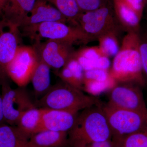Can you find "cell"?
Here are the masks:
<instances>
[{
	"instance_id": "obj_5",
	"label": "cell",
	"mask_w": 147,
	"mask_h": 147,
	"mask_svg": "<svg viewBox=\"0 0 147 147\" xmlns=\"http://www.w3.org/2000/svg\"><path fill=\"white\" fill-rule=\"evenodd\" d=\"M115 144L129 134L147 126V113L102 105Z\"/></svg>"
},
{
	"instance_id": "obj_7",
	"label": "cell",
	"mask_w": 147,
	"mask_h": 147,
	"mask_svg": "<svg viewBox=\"0 0 147 147\" xmlns=\"http://www.w3.org/2000/svg\"><path fill=\"white\" fill-rule=\"evenodd\" d=\"M75 25L79 26L93 40L111 30L121 27L116 19L113 5L109 3L95 10L80 14Z\"/></svg>"
},
{
	"instance_id": "obj_33",
	"label": "cell",
	"mask_w": 147,
	"mask_h": 147,
	"mask_svg": "<svg viewBox=\"0 0 147 147\" xmlns=\"http://www.w3.org/2000/svg\"><path fill=\"white\" fill-rule=\"evenodd\" d=\"M146 20L147 22V5L146 6Z\"/></svg>"
},
{
	"instance_id": "obj_18",
	"label": "cell",
	"mask_w": 147,
	"mask_h": 147,
	"mask_svg": "<svg viewBox=\"0 0 147 147\" xmlns=\"http://www.w3.org/2000/svg\"><path fill=\"white\" fill-rule=\"evenodd\" d=\"M28 147H69L68 134L43 130L32 135L29 139Z\"/></svg>"
},
{
	"instance_id": "obj_16",
	"label": "cell",
	"mask_w": 147,
	"mask_h": 147,
	"mask_svg": "<svg viewBox=\"0 0 147 147\" xmlns=\"http://www.w3.org/2000/svg\"><path fill=\"white\" fill-rule=\"evenodd\" d=\"M116 84L109 70L95 69L84 71L83 89L91 94H98L112 88Z\"/></svg>"
},
{
	"instance_id": "obj_22",
	"label": "cell",
	"mask_w": 147,
	"mask_h": 147,
	"mask_svg": "<svg viewBox=\"0 0 147 147\" xmlns=\"http://www.w3.org/2000/svg\"><path fill=\"white\" fill-rule=\"evenodd\" d=\"M121 28H117L106 32L98 38L99 46L108 57H115L120 48L119 36Z\"/></svg>"
},
{
	"instance_id": "obj_6",
	"label": "cell",
	"mask_w": 147,
	"mask_h": 147,
	"mask_svg": "<svg viewBox=\"0 0 147 147\" xmlns=\"http://www.w3.org/2000/svg\"><path fill=\"white\" fill-rule=\"evenodd\" d=\"M2 102L6 123L16 126L21 115L36 107L24 87L13 89L7 79L0 81Z\"/></svg>"
},
{
	"instance_id": "obj_15",
	"label": "cell",
	"mask_w": 147,
	"mask_h": 147,
	"mask_svg": "<svg viewBox=\"0 0 147 147\" xmlns=\"http://www.w3.org/2000/svg\"><path fill=\"white\" fill-rule=\"evenodd\" d=\"M37 0H8L2 19L8 25L19 28L29 16Z\"/></svg>"
},
{
	"instance_id": "obj_28",
	"label": "cell",
	"mask_w": 147,
	"mask_h": 147,
	"mask_svg": "<svg viewBox=\"0 0 147 147\" xmlns=\"http://www.w3.org/2000/svg\"><path fill=\"white\" fill-rule=\"evenodd\" d=\"M129 6L139 18L142 19L144 10L147 5V0H125Z\"/></svg>"
},
{
	"instance_id": "obj_19",
	"label": "cell",
	"mask_w": 147,
	"mask_h": 147,
	"mask_svg": "<svg viewBox=\"0 0 147 147\" xmlns=\"http://www.w3.org/2000/svg\"><path fill=\"white\" fill-rule=\"evenodd\" d=\"M30 138L16 126L0 125V147H28Z\"/></svg>"
},
{
	"instance_id": "obj_13",
	"label": "cell",
	"mask_w": 147,
	"mask_h": 147,
	"mask_svg": "<svg viewBox=\"0 0 147 147\" xmlns=\"http://www.w3.org/2000/svg\"><path fill=\"white\" fill-rule=\"evenodd\" d=\"M54 21L66 23L68 21L57 9L48 3L46 0H37L21 28Z\"/></svg>"
},
{
	"instance_id": "obj_30",
	"label": "cell",
	"mask_w": 147,
	"mask_h": 147,
	"mask_svg": "<svg viewBox=\"0 0 147 147\" xmlns=\"http://www.w3.org/2000/svg\"><path fill=\"white\" fill-rule=\"evenodd\" d=\"M4 123H6L3 111L1 96V94H0V125Z\"/></svg>"
},
{
	"instance_id": "obj_25",
	"label": "cell",
	"mask_w": 147,
	"mask_h": 147,
	"mask_svg": "<svg viewBox=\"0 0 147 147\" xmlns=\"http://www.w3.org/2000/svg\"><path fill=\"white\" fill-rule=\"evenodd\" d=\"M75 1L82 13L96 10L109 3V0H75Z\"/></svg>"
},
{
	"instance_id": "obj_11",
	"label": "cell",
	"mask_w": 147,
	"mask_h": 147,
	"mask_svg": "<svg viewBox=\"0 0 147 147\" xmlns=\"http://www.w3.org/2000/svg\"><path fill=\"white\" fill-rule=\"evenodd\" d=\"M4 23L7 29L5 30L3 21L2 27L0 30V80L8 77L6 73L7 67L13 60L20 46L19 28Z\"/></svg>"
},
{
	"instance_id": "obj_4",
	"label": "cell",
	"mask_w": 147,
	"mask_h": 147,
	"mask_svg": "<svg viewBox=\"0 0 147 147\" xmlns=\"http://www.w3.org/2000/svg\"><path fill=\"white\" fill-rule=\"evenodd\" d=\"M23 28L29 36L37 42L43 38L59 40L73 45H86L93 41L79 26H69L63 22H46Z\"/></svg>"
},
{
	"instance_id": "obj_12",
	"label": "cell",
	"mask_w": 147,
	"mask_h": 147,
	"mask_svg": "<svg viewBox=\"0 0 147 147\" xmlns=\"http://www.w3.org/2000/svg\"><path fill=\"white\" fill-rule=\"evenodd\" d=\"M78 115V113L75 112L44 108L37 133L43 130L68 132L73 126Z\"/></svg>"
},
{
	"instance_id": "obj_9",
	"label": "cell",
	"mask_w": 147,
	"mask_h": 147,
	"mask_svg": "<svg viewBox=\"0 0 147 147\" xmlns=\"http://www.w3.org/2000/svg\"><path fill=\"white\" fill-rule=\"evenodd\" d=\"M140 86L119 83L111 89L107 105L113 108L147 113V107Z\"/></svg>"
},
{
	"instance_id": "obj_14",
	"label": "cell",
	"mask_w": 147,
	"mask_h": 147,
	"mask_svg": "<svg viewBox=\"0 0 147 147\" xmlns=\"http://www.w3.org/2000/svg\"><path fill=\"white\" fill-rule=\"evenodd\" d=\"M73 56L79 62L84 71L95 69L109 70L110 62L98 46L84 47L74 51Z\"/></svg>"
},
{
	"instance_id": "obj_29",
	"label": "cell",
	"mask_w": 147,
	"mask_h": 147,
	"mask_svg": "<svg viewBox=\"0 0 147 147\" xmlns=\"http://www.w3.org/2000/svg\"><path fill=\"white\" fill-rule=\"evenodd\" d=\"M85 147H116V146L115 143L111 139L103 142L92 143Z\"/></svg>"
},
{
	"instance_id": "obj_8",
	"label": "cell",
	"mask_w": 147,
	"mask_h": 147,
	"mask_svg": "<svg viewBox=\"0 0 147 147\" xmlns=\"http://www.w3.org/2000/svg\"><path fill=\"white\" fill-rule=\"evenodd\" d=\"M39 57L35 47L19 46L15 56L6 68L8 78L19 87L26 86L38 63Z\"/></svg>"
},
{
	"instance_id": "obj_1",
	"label": "cell",
	"mask_w": 147,
	"mask_h": 147,
	"mask_svg": "<svg viewBox=\"0 0 147 147\" xmlns=\"http://www.w3.org/2000/svg\"><path fill=\"white\" fill-rule=\"evenodd\" d=\"M140 42L138 33L129 32L124 36L109 70L110 77L116 83H134L141 87L146 85L139 50Z\"/></svg>"
},
{
	"instance_id": "obj_2",
	"label": "cell",
	"mask_w": 147,
	"mask_h": 147,
	"mask_svg": "<svg viewBox=\"0 0 147 147\" xmlns=\"http://www.w3.org/2000/svg\"><path fill=\"white\" fill-rule=\"evenodd\" d=\"M67 134L69 147H85L92 143L112 139L102 105L83 110Z\"/></svg>"
},
{
	"instance_id": "obj_23",
	"label": "cell",
	"mask_w": 147,
	"mask_h": 147,
	"mask_svg": "<svg viewBox=\"0 0 147 147\" xmlns=\"http://www.w3.org/2000/svg\"><path fill=\"white\" fill-rule=\"evenodd\" d=\"M46 1L55 6L72 25H75L76 20L82 13L75 0Z\"/></svg>"
},
{
	"instance_id": "obj_17",
	"label": "cell",
	"mask_w": 147,
	"mask_h": 147,
	"mask_svg": "<svg viewBox=\"0 0 147 147\" xmlns=\"http://www.w3.org/2000/svg\"><path fill=\"white\" fill-rule=\"evenodd\" d=\"M116 19L123 31L139 33L141 19L125 0H112Z\"/></svg>"
},
{
	"instance_id": "obj_27",
	"label": "cell",
	"mask_w": 147,
	"mask_h": 147,
	"mask_svg": "<svg viewBox=\"0 0 147 147\" xmlns=\"http://www.w3.org/2000/svg\"><path fill=\"white\" fill-rule=\"evenodd\" d=\"M140 56L142 71L144 77L146 84H147V38L141 37L140 47Z\"/></svg>"
},
{
	"instance_id": "obj_24",
	"label": "cell",
	"mask_w": 147,
	"mask_h": 147,
	"mask_svg": "<svg viewBox=\"0 0 147 147\" xmlns=\"http://www.w3.org/2000/svg\"><path fill=\"white\" fill-rule=\"evenodd\" d=\"M116 147H147V126L122 139Z\"/></svg>"
},
{
	"instance_id": "obj_26",
	"label": "cell",
	"mask_w": 147,
	"mask_h": 147,
	"mask_svg": "<svg viewBox=\"0 0 147 147\" xmlns=\"http://www.w3.org/2000/svg\"><path fill=\"white\" fill-rule=\"evenodd\" d=\"M57 75L63 82L79 89H83V86L79 83L69 68L64 66L58 72Z\"/></svg>"
},
{
	"instance_id": "obj_20",
	"label": "cell",
	"mask_w": 147,
	"mask_h": 147,
	"mask_svg": "<svg viewBox=\"0 0 147 147\" xmlns=\"http://www.w3.org/2000/svg\"><path fill=\"white\" fill-rule=\"evenodd\" d=\"M44 108L34 107L24 112L19 118L16 126L29 137L38 131Z\"/></svg>"
},
{
	"instance_id": "obj_31",
	"label": "cell",
	"mask_w": 147,
	"mask_h": 147,
	"mask_svg": "<svg viewBox=\"0 0 147 147\" xmlns=\"http://www.w3.org/2000/svg\"><path fill=\"white\" fill-rule=\"evenodd\" d=\"M8 1V0H0V18L1 19L2 18L4 10Z\"/></svg>"
},
{
	"instance_id": "obj_10",
	"label": "cell",
	"mask_w": 147,
	"mask_h": 147,
	"mask_svg": "<svg viewBox=\"0 0 147 147\" xmlns=\"http://www.w3.org/2000/svg\"><path fill=\"white\" fill-rule=\"evenodd\" d=\"M35 48L40 59L51 68L57 70L64 66L75 51L73 45L54 40H47L41 44L38 42Z\"/></svg>"
},
{
	"instance_id": "obj_3",
	"label": "cell",
	"mask_w": 147,
	"mask_h": 147,
	"mask_svg": "<svg viewBox=\"0 0 147 147\" xmlns=\"http://www.w3.org/2000/svg\"><path fill=\"white\" fill-rule=\"evenodd\" d=\"M101 104L97 98L85 94L82 90L63 82L52 86L35 105L38 108L78 113Z\"/></svg>"
},
{
	"instance_id": "obj_32",
	"label": "cell",
	"mask_w": 147,
	"mask_h": 147,
	"mask_svg": "<svg viewBox=\"0 0 147 147\" xmlns=\"http://www.w3.org/2000/svg\"><path fill=\"white\" fill-rule=\"evenodd\" d=\"M3 26V21L2 19L0 18V30L1 29L2 27Z\"/></svg>"
},
{
	"instance_id": "obj_21",
	"label": "cell",
	"mask_w": 147,
	"mask_h": 147,
	"mask_svg": "<svg viewBox=\"0 0 147 147\" xmlns=\"http://www.w3.org/2000/svg\"><path fill=\"white\" fill-rule=\"evenodd\" d=\"M50 69L49 65L39 58L31 79L36 96H43L52 86L50 84Z\"/></svg>"
}]
</instances>
